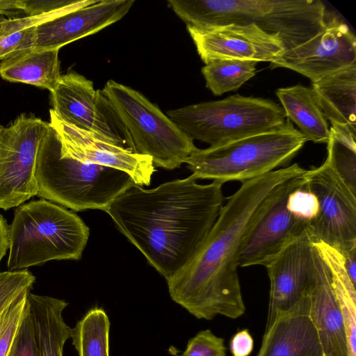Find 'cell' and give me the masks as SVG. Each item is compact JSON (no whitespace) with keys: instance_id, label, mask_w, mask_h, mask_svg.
<instances>
[{"instance_id":"obj_1","label":"cell","mask_w":356,"mask_h":356,"mask_svg":"<svg viewBox=\"0 0 356 356\" xmlns=\"http://www.w3.org/2000/svg\"><path fill=\"white\" fill-rule=\"evenodd\" d=\"M196 180L191 175L147 190L134 183L106 210L166 281L190 261L222 207L224 184Z\"/></svg>"},{"instance_id":"obj_2","label":"cell","mask_w":356,"mask_h":356,"mask_svg":"<svg viewBox=\"0 0 356 356\" xmlns=\"http://www.w3.org/2000/svg\"><path fill=\"white\" fill-rule=\"evenodd\" d=\"M304 170L295 163L242 182L222 205L190 261L167 281L171 299L198 319L243 315L245 307L237 273L243 235L272 189Z\"/></svg>"},{"instance_id":"obj_3","label":"cell","mask_w":356,"mask_h":356,"mask_svg":"<svg viewBox=\"0 0 356 356\" xmlns=\"http://www.w3.org/2000/svg\"><path fill=\"white\" fill-rule=\"evenodd\" d=\"M168 3L186 26L254 24L279 37L286 50L311 39L327 20L320 0H169Z\"/></svg>"},{"instance_id":"obj_4","label":"cell","mask_w":356,"mask_h":356,"mask_svg":"<svg viewBox=\"0 0 356 356\" xmlns=\"http://www.w3.org/2000/svg\"><path fill=\"white\" fill-rule=\"evenodd\" d=\"M35 177L37 196L75 211H106L134 183L123 171L63 155L59 136L51 125L39 146Z\"/></svg>"},{"instance_id":"obj_5","label":"cell","mask_w":356,"mask_h":356,"mask_svg":"<svg viewBox=\"0 0 356 356\" xmlns=\"http://www.w3.org/2000/svg\"><path fill=\"white\" fill-rule=\"evenodd\" d=\"M100 97L127 146L150 157L155 167L177 168L197 149L193 140L140 92L109 80Z\"/></svg>"},{"instance_id":"obj_6","label":"cell","mask_w":356,"mask_h":356,"mask_svg":"<svg viewBox=\"0 0 356 356\" xmlns=\"http://www.w3.org/2000/svg\"><path fill=\"white\" fill-rule=\"evenodd\" d=\"M90 234L76 213L44 199L22 204L9 226V270L51 260H79Z\"/></svg>"},{"instance_id":"obj_7","label":"cell","mask_w":356,"mask_h":356,"mask_svg":"<svg viewBox=\"0 0 356 356\" xmlns=\"http://www.w3.org/2000/svg\"><path fill=\"white\" fill-rule=\"evenodd\" d=\"M306 142L289 120L275 130L218 147L197 148L185 163L197 179L242 183L289 163Z\"/></svg>"},{"instance_id":"obj_8","label":"cell","mask_w":356,"mask_h":356,"mask_svg":"<svg viewBox=\"0 0 356 356\" xmlns=\"http://www.w3.org/2000/svg\"><path fill=\"white\" fill-rule=\"evenodd\" d=\"M166 115L191 139L211 147L279 129L289 120L276 102L240 95L170 110Z\"/></svg>"},{"instance_id":"obj_9","label":"cell","mask_w":356,"mask_h":356,"mask_svg":"<svg viewBox=\"0 0 356 356\" xmlns=\"http://www.w3.org/2000/svg\"><path fill=\"white\" fill-rule=\"evenodd\" d=\"M306 171L280 182L263 200L241 241L238 267H266L308 229V224L296 218L287 207L290 193L304 184Z\"/></svg>"},{"instance_id":"obj_10","label":"cell","mask_w":356,"mask_h":356,"mask_svg":"<svg viewBox=\"0 0 356 356\" xmlns=\"http://www.w3.org/2000/svg\"><path fill=\"white\" fill-rule=\"evenodd\" d=\"M49 127L26 113L7 127L0 124V209L18 207L37 195V154Z\"/></svg>"},{"instance_id":"obj_11","label":"cell","mask_w":356,"mask_h":356,"mask_svg":"<svg viewBox=\"0 0 356 356\" xmlns=\"http://www.w3.org/2000/svg\"><path fill=\"white\" fill-rule=\"evenodd\" d=\"M305 186L316 197L318 212L308 227L314 242L345 254L356 248V195L339 177L326 157L306 171Z\"/></svg>"},{"instance_id":"obj_12","label":"cell","mask_w":356,"mask_h":356,"mask_svg":"<svg viewBox=\"0 0 356 356\" xmlns=\"http://www.w3.org/2000/svg\"><path fill=\"white\" fill-rule=\"evenodd\" d=\"M355 63V35L346 23L332 17L314 37L286 50L270 66L291 70L314 82Z\"/></svg>"},{"instance_id":"obj_13","label":"cell","mask_w":356,"mask_h":356,"mask_svg":"<svg viewBox=\"0 0 356 356\" xmlns=\"http://www.w3.org/2000/svg\"><path fill=\"white\" fill-rule=\"evenodd\" d=\"M308 229L266 266L270 282L266 329L309 296L316 248Z\"/></svg>"},{"instance_id":"obj_14","label":"cell","mask_w":356,"mask_h":356,"mask_svg":"<svg viewBox=\"0 0 356 356\" xmlns=\"http://www.w3.org/2000/svg\"><path fill=\"white\" fill-rule=\"evenodd\" d=\"M49 116V124L59 136L63 155L83 163L123 171L138 186L150 184L155 172L150 157L134 153L126 145L67 124L58 118L51 108Z\"/></svg>"},{"instance_id":"obj_15","label":"cell","mask_w":356,"mask_h":356,"mask_svg":"<svg viewBox=\"0 0 356 356\" xmlns=\"http://www.w3.org/2000/svg\"><path fill=\"white\" fill-rule=\"evenodd\" d=\"M187 27L206 64L215 60L273 63L286 51L279 37L254 24H227L204 29Z\"/></svg>"},{"instance_id":"obj_16","label":"cell","mask_w":356,"mask_h":356,"mask_svg":"<svg viewBox=\"0 0 356 356\" xmlns=\"http://www.w3.org/2000/svg\"><path fill=\"white\" fill-rule=\"evenodd\" d=\"M50 92L51 109L61 120L127 146L92 81L71 71L60 76Z\"/></svg>"},{"instance_id":"obj_17","label":"cell","mask_w":356,"mask_h":356,"mask_svg":"<svg viewBox=\"0 0 356 356\" xmlns=\"http://www.w3.org/2000/svg\"><path fill=\"white\" fill-rule=\"evenodd\" d=\"M134 0H93L38 25L35 49H56L95 34L124 17Z\"/></svg>"},{"instance_id":"obj_18","label":"cell","mask_w":356,"mask_h":356,"mask_svg":"<svg viewBox=\"0 0 356 356\" xmlns=\"http://www.w3.org/2000/svg\"><path fill=\"white\" fill-rule=\"evenodd\" d=\"M309 316L317 330L325 355L349 356L343 314L332 286L331 273L317 248L309 293Z\"/></svg>"},{"instance_id":"obj_19","label":"cell","mask_w":356,"mask_h":356,"mask_svg":"<svg viewBox=\"0 0 356 356\" xmlns=\"http://www.w3.org/2000/svg\"><path fill=\"white\" fill-rule=\"evenodd\" d=\"M257 356H325L309 316V296L265 330Z\"/></svg>"},{"instance_id":"obj_20","label":"cell","mask_w":356,"mask_h":356,"mask_svg":"<svg viewBox=\"0 0 356 356\" xmlns=\"http://www.w3.org/2000/svg\"><path fill=\"white\" fill-rule=\"evenodd\" d=\"M322 111L332 124L356 135V63L312 82Z\"/></svg>"},{"instance_id":"obj_21","label":"cell","mask_w":356,"mask_h":356,"mask_svg":"<svg viewBox=\"0 0 356 356\" xmlns=\"http://www.w3.org/2000/svg\"><path fill=\"white\" fill-rule=\"evenodd\" d=\"M59 49H33L1 60L0 76L6 81L51 92L61 76Z\"/></svg>"},{"instance_id":"obj_22","label":"cell","mask_w":356,"mask_h":356,"mask_svg":"<svg viewBox=\"0 0 356 356\" xmlns=\"http://www.w3.org/2000/svg\"><path fill=\"white\" fill-rule=\"evenodd\" d=\"M276 95L286 118L298 126L307 141L327 143L328 122L312 88L300 84L280 88Z\"/></svg>"},{"instance_id":"obj_23","label":"cell","mask_w":356,"mask_h":356,"mask_svg":"<svg viewBox=\"0 0 356 356\" xmlns=\"http://www.w3.org/2000/svg\"><path fill=\"white\" fill-rule=\"evenodd\" d=\"M41 356H63L64 345L71 337V328L63 313L68 303L56 298L28 294Z\"/></svg>"},{"instance_id":"obj_24","label":"cell","mask_w":356,"mask_h":356,"mask_svg":"<svg viewBox=\"0 0 356 356\" xmlns=\"http://www.w3.org/2000/svg\"><path fill=\"white\" fill-rule=\"evenodd\" d=\"M90 3V0H75L69 6L47 14L3 18L0 21V60L35 49L38 25Z\"/></svg>"},{"instance_id":"obj_25","label":"cell","mask_w":356,"mask_h":356,"mask_svg":"<svg viewBox=\"0 0 356 356\" xmlns=\"http://www.w3.org/2000/svg\"><path fill=\"white\" fill-rule=\"evenodd\" d=\"M110 321L106 312L93 307L71 328V339L79 356H109Z\"/></svg>"},{"instance_id":"obj_26","label":"cell","mask_w":356,"mask_h":356,"mask_svg":"<svg viewBox=\"0 0 356 356\" xmlns=\"http://www.w3.org/2000/svg\"><path fill=\"white\" fill-rule=\"evenodd\" d=\"M257 63L252 60H215L201 70L206 86L216 96L236 90L256 74Z\"/></svg>"},{"instance_id":"obj_27","label":"cell","mask_w":356,"mask_h":356,"mask_svg":"<svg viewBox=\"0 0 356 356\" xmlns=\"http://www.w3.org/2000/svg\"><path fill=\"white\" fill-rule=\"evenodd\" d=\"M355 139L356 135L348 128L332 124L326 157L339 177L356 195Z\"/></svg>"},{"instance_id":"obj_28","label":"cell","mask_w":356,"mask_h":356,"mask_svg":"<svg viewBox=\"0 0 356 356\" xmlns=\"http://www.w3.org/2000/svg\"><path fill=\"white\" fill-rule=\"evenodd\" d=\"M26 291L0 314V356H7L27 305Z\"/></svg>"},{"instance_id":"obj_29","label":"cell","mask_w":356,"mask_h":356,"mask_svg":"<svg viewBox=\"0 0 356 356\" xmlns=\"http://www.w3.org/2000/svg\"><path fill=\"white\" fill-rule=\"evenodd\" d=\"M35 280L25 269L0 272V314L21 294L31 291Z\"/></svg>"},{"instance_id":"obj_30","label":"cell","mask_w":356,"mask_h":356,"mask_svg":"<svg viewBox=\"0 0 356 356\" xmlns=\"http://www.w3.org/2000/svg\"><path fill=\"white\" fill-rule=\"evenodd\" d=\"M7 356H41L28 300L23 318Z\"/></svg>"},{"instance_id":"obj_31","label":"cell","mask_w":356,"mask_h":356,"mask_svg":"<svg viewBox=\"0 0 356 356\" xmlns=\"http://www.w3.org/2000/svg\"><path fill=\"white\" fill-rule=\"evenodd\" d=\"M182 356H226L224 339L210 330H201L189 339Z\"/></svg>"},{"instance_id":"obj_32","label":"cell","mask_w":356,"mask_h":356,"mask_svg":"<svg viewBox=\"0 0 356 356\" xmlns=\"http://www.w3.org/2000/svg\"><path fill=\"white\" fill-rule=\"evenodd\" d=\"M304 184L290 193L287 207L296 218L309 225L318 214V202L316 195Z\"/></svg>"},{"instance_id":"obj_33","label":"cell","mask_w":356,"mask_h":356,"mask_svg":"<svg viewBox=\"0 0 356 356\" xmlns=\"http://www.w3.org/2000/svg\"><path fill=\"white\" fill-rule=\"evenodd\" d=\"M75 0H22L23 13L26 16L47 14L69 6Z\"/></svg>"},{"instance_id":"obj_34","label":"cell","mask_w":356,"mask_h":356,"mask_svg":"<svg viewBox=\"0 0 356 356\" xmlns=\"http://www.w3.org/2000/svg\"><path fill=\"white\" fill-rule=\"evenodd\" d=\"M254 341L248 329L237 332L229 342L232 356H249L252 352Z\"/></svg>"},{"instance_id":"obj_35","label":"cell","mask_w":356,"mask_h":356,"mask_svg":"<svg viewBox=\"0 0 356 356\" xmlns=\"http://www.w3.org/2000/svg\"><path fill=\"white\" fill-rule=\"evenodd\" d=\"M22 0H0V21L5 16L8 18L18 17L23 13Z\"/></svg>"},{"instance_id":"obj_36","label":"cell","mask_w":356,"mask_h":356,"mask_svg":"<svg viewBox=\"0 0 356 356\" xmlns=\"http://www.w3.org/2000/svg\"><path fill=\"white\" fill-rule=\"evenodd\" d=\"M343 264L349 278L354 286L356 284V248L345 254H341Z\"/></svg>"},{"instance_id":"obj_37","label":"cell","mask_w":356,"mask_h":356,"mask_svg":"<svg viewBox=\"0 0 356 356\" xmlns=\"http://www.w3.org/2000/svg\"><path fill=\"white\" fill-rule=\"evenodd\" d=\"M9 248V226L0 214V262Z\"/></svg>"}]
</instances>
